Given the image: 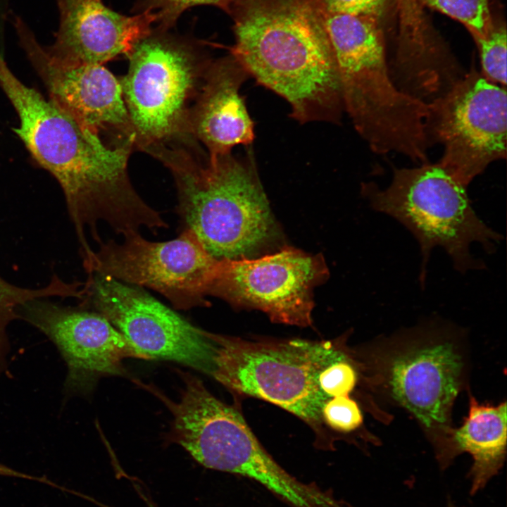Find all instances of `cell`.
<instances>
[{"instance_id":"cell-1","label":"cell","mask_w":507,"mask_h":507,"mask_svg":"<svg viewBox=\"0 0 507 507\" xmlns=\"http://www.w3.org/2000/svg\"><path fill=\"white\" fill-rule=\"evenodd\" d=\"M0 85L15 109L14 131L33 158L58 182L80 244L99 237L105 223L116 234L134 228L149 206L133 187L127 161L133 145L108 146L52 99L27 87L0 54Z\"/></svg>"},{"instance_id":"cell-2","label":"cell","mask_w":507,"mask_h":507,"mask_svg":"<svg viewBox=\"0 0 507 507\" xmlns=\"http://www.w3.org/2000/svg\"><path fill=\"white\" fill-rule=\"evenodd\" d=\"M231 54L263 86L284 98L301 124L339 123L338 70L316 0H237Z\"/></svg>"},{"instance_id":"cell-3","label":"cell","mask_w":507,"mask_h":507,"mask_svg":"<svg viewBox=\"0 0 507 507\" xmlns=\"http://www.w3.org/2000/svg\"><path fill=\"white\" fill-rule=\"evenodd\" d=\"M196 139L151 146L144 152L171 172L182 230L193 231L215 258L262 256L281 239L251 149L211 157Z\"/></svg>"},{"instance_id":"cell-4","label":"cell","mask_w":507,"mask_h":507,"mask_svg":"<svg viewBox=\"0 0 507 507\" xmlns=\"http://www.w3.org/2000/svg\"><path fill=\"white\" fill-rule=\"evenodd\" d=\"M356 356L368 388L413 417L442 469L452 463V408L467 387L468 356L461 329L430 320L379 339Z\"/></svg>"},{"instance_id":"cell-5","label":"cell","mask_w":507,"mask_h":507,"mask_svg":"<svg viewBox=\"0 0 507 507\" xmlns=\"http://www.w3.org/2000/svg\"><path fill=\"white\" fill-rule=\"evenodd\" d=\"M467 187L439 163L395 168L389 185L383 189L374 183L362 186L372 208L394 218L418 241L422 255V285L434 248H443L455 269L465 273L484 267L471 255L473 242L491 253L502 238L476 214Z\"/></svg>"},{"instance_id":"cell-6","label":"cell","mask_w":507,"mask_h":507,"mask_svg":"<svg viewBox=\"0 0 507 507\" xmlns=\"http://www.w3.org/2000/svg\"><path fill=\"white\" fill-rule=\"evenodd\" d=\"M211 338L210 375L235 394L270 402L320 428L329 398L319 386V374L349 350L332 342L251 341L211 332Z\"/></svg>"},{"instance_id":"cell-7","label":"cell","mask_w":507,"mask_h":507,"mask_svg":"<svg viewBox=\"0 0 507 507\" xmlns=\"http://www.w3.org/2000/svg\"><path fill=\"white\" fill-rule=\"evenodd\" d=\"M120 80L134 133V146H151L188 135L191 108L212 60L197 44L158 27L127 55Z\"/></svg>"},{"instance_id":"cell-8","label":"cell","mask_w":507,"mask_h":507,"mask_svg":"<svg viewBox=\"0 0 507 507\" xmlns=\"http://www.w3.org/2000/svg\"><path fill=\"white\" fill-rule=\"evenodd\" d=\"M429 141L444 147L439 163L468 187L492 162L506 156V88L475 69L428 102Z\"/></svg>"},{"instance_id":"cell-9","label":"cell","mask_w":507,"mask_h":507,"mask_svg":"<svg viewBox=\"0 0 507 507\" xmlns=\"http://www.w3.org/2000/svg\"><path fill=\"white\" fill-rule=\"evenodd\" d=\"M123 239H102L83 262L87 273L109 277L139 287L154 289L178 310L206 307L207 291L218 259L196 234L182 230L175 239L153 242L139 231L124 233Z\"/></svg>"},{"instance_id":"cell-10","label":"cell","mask_w":507,"mask_h":507,"mask_svg":"<svg viewBox=\"0 0 507 507\" xmlns=\"http://www.w3.org/2000/svg\"><path fill=\"white\" fill-rule=\"evenodd\" d=\"M79 306L105 317L151 360L163 359L211 375L213 342L143 288L88 273Z\"/></svg>"},{"instance_id":"cell-11","label":"cell","mask_w":507,"mask_h":507,"mask_svg":"<svg viewBox=\"0 0 507 507\" xmlns=\"http://www.w3.org/2000/svg\"><path fill=\"white\" fill-rule=\"evenodd\" d=\"M320 254L292 247L251 258L218 260L207 295L234 307L258 309L272 321L312 324L313 290L327 275Z\"/></svg>"},{"instance_id":"cell-12","label":"cell","mask_w":507,"mask_h":507,"mask_svg":"<svg viewBox=\"0 0 507 507\" xmlns=\"http://www.w3.org/2000/svg\"><path fill=\"white\" fill-rule=\"evenodd\" d=\"M19 318L42 332L60 352L67 367L66 397L89 394L101 377L125 375V358L151 360L105 317L80 306L35 299L20 307Z\"/></svg>"},{"instance_id":"cell-13","label":"cell","mask_w":507,"mask_h":507,"mask_svg":"<svg viewBox=\"0 0 507 507\" xmlns=\"http://www.w3.org/2000/svg\"><path fill=\"white\" fill-rule=\"evenodd\" d=\"M14 28L28 59L50 99L98 134L113 132L134 146V133L121 84L103 65L70 64L51 56L19 17Z\"/></svg>"},{"instance_id":"cell-14","label":"cell","mask_w":507,"mask_h":507,"mask_svg":"<svg viewBox=\"0 0 507 507\" xmlns=\"http://www.w3.org/2000/svg\"><path fill=\"white\" fill-rule=\"evenodd\" d=\"M59 27L51 46L45 47L56 59L70 64H99L127 56L135 43L150 32L153 14L130 16L106 6L102 0H56Z\"/></svg>"},{"instance_id":"cell-15","label":"cell","mask_w":507,"mask_h":507,"mask_svg":"<svg viewBox=\"0 0 507 507\" xmlns=\"http://www.w3.org/2000/svg\"><path fill=\"white\" fill-rule=\"evenodd\" d=\"M249 76L232 54L208 66L190 111L188 130L211 157L230 154L237 145L249 146L254 139V125L239 93Z\"/></svg>"},{"instance_id":"cell-16","label":"cell","mask_w":507,"mask_h":507,"mask_svg":"<svg viewBox=\"0 0 507 507\" xmlns=\"http://www.w3.org/2000/svg\"><path fill=\"white\" fill-rule=\"evenodd\" d=\"M506 418V401L497 406L480 404L470 395L468 415L461 427L453 428V458L464 452L472 458L468 475L472 495L482 490L504 463Z\"/></svg>"},{"instance_id":"cell-17","label":"cell","mask_w":507,"mask_h":507,"mask_svg":"<svg viewBox=\"0 0 507 507\" xmlns=\"http://www.w3.org/2000/svg\"><path fill=\"white\" fill-rule=\"evenodd\" d=\"M424 1L430 7L465 24L475 38L485 36L492 30L487 0Z\"/></svg>"},{"instance_id":"cell-18","label":"cell","mask_w":507,"mask_h":507,"mask_svg":"<svg viewBox=\"0 0 507 507\" xmlns=\"http://www.w3.org/2000/svg\"><path fill=\"white\" fill-rule=\"evenodd\" d=\"M479 48L482 75L497 84H506V31L492 29L485 36L475 38Z\"/></svg>"},{"instance_id":"cell-19","label":"cell","mask_w":507,"mask_h":507,"mask_svg":"<svg viewBox=\"0 0 507 507\" xmlns=\"http://www.w3.org/2000/svg\"><path fill=\"white\" fill-rule=\"evenodd\" d=\"M360 376L357 360L350 352L325 368L319 374L318 383L329 398L346 396L354 389Z\"/></svg>"},{"instance_id":"cell-20","label":"cell","mask_w":507,"mask_h":507,"mask_svg":"<svg viewBox=\"0 0 507 507\" xmlns=\"http://www.w3.org/2000/svg\"><path fill=\"white\" fill-rule=\"evenodd\" d=\"M237 0H141L135 6L137 13L149 12L155 17L156 27L169 30L174 26L180 15L187 9L209 5L221 8L229 13Z\"/></svg>"},{"instance_id":"cell-21","label":"cell","mask_w":507,"mask_h":507,"mask_svg":"<svg viewBox=\"0 0 507 507\" xmlns=\"http://www.w3.org/2000/svg\"><path fill=\"white\" fill-rule=\"evenodd\" d=\"M322 416L329 427L342 432L360 427L363 419L360 406L349 395L329 399L323 406Z\"/></svg>"},{"instance_id":"cell-22","label":"cell","mask_w":507,"mask_h":507,"mask_svg":"<svg viewBox=\"0 0 507 507\" xmlns=\"http://www.w3.org/2000/svg\"><path fill=\"white\" fill-rule=\"evenodd\" d=\"M329 12L376 18L380 15L387 0H316Z\"/></svg>"},{"instance_id":"cell-23","label":"cell","mask_w":507,"mask_h":507,"mask_svg":"<svg viewBox=\"0 0 507 507\" xmlns=\"http://www.w3.org/2000/svg\"><path fill=\"white\" fill-rule=\"evenodd\" d=\"M447 507H456L452 502H449Z\"/></svg>"}]
</instances>
